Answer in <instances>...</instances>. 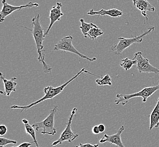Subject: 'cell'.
Wrapping results in <instances>:
<instances>
[{
	"mask_svg": "<svg viewBox=\"0 0 159 147\" xmlns=\"http://www.w3.org/2000/svg\"><path fill=\"white\" fill-rule=\"evenodd\" d=\"M40 16L37 14L32 20V27L31 32L34 37V40L36 43L39 54V61L43 64V71L45 73H51L52 68L47 64L45 61V54L43 50V41L45 38V32H44V28L42 27L40 23Z\"/></svg>",
	"mask_w": 159,
	"mask_h": 147,
	"instance_id": "cell-1",
	"label": "cell"
},
{
	"mask_svg": "<svg viewBox=\"0 0 159 147\" xmlns=\"http://www.w3.org/2000/svg\"><path fill=\"white\" fill-rule=\"evenodd\" d=\"M83 73L89 74H91L93 75H94L95 77H98V75H96L86 70L85 68H83L81 69V70L76 75H75L72 78H71L70 80H69L66 83H64L61 86H59L57 87H53L52 86H48L46 88H45L43 89V91L45 93L44 96H43V97H41L37 101L31 103V104L26 105V106H18L16 105H14L11 106L10 109H20L21 112H22L23 111H25L33 107L36 106V105L40 104L43 101L54 98L57 96L59 95L64 90L66 87H67L70 82L74 81V80L76 79L77 78L79 77L80 75H81Z\"/></svg>",
	"mask_w": 159,
	"mask_h": 147,
	"instance_id": "cell-2",
	"label": "cell"
},
{
	"mask_svg": "<svg viewBox=\"0 0 159 147\" xmlns=\"http://www.w3.org/2000/svg\"><path fill=\"white\" fill-rule=\"evenodd\" d=\"M159 90V83L156 86H152L146 87L140 91L136 92L134 93H132L130 95L126 94H117L116 97L117 99L115 100L116 104L119 105L121 104L122 105H125L128 103L130 99L134 98L137 97H141L143 98V102H146L147 101V98H149L150 96L153 95L155 92Z\"/></svg>",
	"mask_w": 159,
	"mask_h": 147,
	"instance_id": "cell-3",
	"label": "cell"
},
{
	"mask_svg": "<svg viewBox=\"0 0 159 147\" xmlns=\"http://www.w3.org/2000/svg\"><path fill=\"white\" fill-rule=\"evenodd\" d=\"M155 30V27L148 28L147 30L138 36L133 37L131 38L119 37V42L111 47V49L116 55H121L126 49L131 46L134 43H141L142 42L144 37L150 34Z\"/></svg>",
	"mask_w": 159,
	"mask_h": 147,
	"instance_id": "cell-4",
	"label": "cell"
},
{
	"mask_svg": "<svg viewBox=\"0 0 159 147\" xmlns=\"http://www.w3.org/2000/svg\"><path fill=\"white\" fill-rule=\"evenodd\" d=\"M58 110V106L56 105L50 111V113L45 120L40 122L34 123L32 126L36 131H39L40 129H43L41 131V134H43L55 135L57 133V130L54 127V118L55 113Z\"/></svg>",
	"mask_w": 159,
	"mask_h": 147,
	"instance_id": "cell-5",
	"label": "cell"
},
{
	"mask_svg": "<svg viewBox=\"0 0 159 147\" xmlns=\"http://www.w3.org/2000/svg\"><path fill=\"white\" fill-rule=\"evenodd\" d=\"M73 40L74 37L72 36H68L62 38L61 40H59L58 43L55 44L54 50L58 51L62 50L64 52H68L72 53L76 55H79L80 57L84 59H86L89 61L94 62L97 60V58H89L86 55H84L82 53L78 51L76 48L73 45Z\"/></svg>",
	"mask_w": 159,
	"mask_h": 147,
	"instance_id": "cell-6",
	"label": "cell"
},
{
	"mask_svg": "<svg viewBox=\"0 0 159 147\" xmlns=\"http://www.w3.org/2000/svg\"><path fill=\"white\" fill-rule=\"evenodd\" d=\"M77 111V109L76 107H74L71 111L70 116L69 118L68 122L66 124V127L64 129V131L61 133L60 138L52 144V147L61 144L64 141H68L69 143H72L76 138L79 136V135L78 134L72 131V129H71L72 122L74 119V116L75 115V114L76 113Z\"/></svg>",
	"mask_w": 159,
	"mask_h": 147,
	"instance_id": "cell-7",
	"label": "cell"
},
{
	"mask_svg": "<svg viewBox=\"0 0 159 147\" xmlns=\"http://www.w3.org/2000/svg\"><path fill=\"white\" fill-rule=\"evenodd\" d=\"M133 60H135L137 61L136 68L140 73H153L156 74H159V69L150 64L149 60L147 58L144 57L142 52L135 53Z\"/></svg>",
	"mask_w": 159,
	"mask_h": 147,
	"instance_id": "cell-8",
	"label": "cell"
},
{
	"mask_svg": "<svg viewBox=\"0 0 159 147\" xmlns=\"http://www.w3.org/2000/svg\"><path fill=\"white\" fill-rule=\"evenodd\" d=\"M2 3L3 5L2 8L0 12V21L2 23L5 21V18L11 14L12 12L17 11L21 10L24 8L27 7H38L39 6V3H34L32 2H28L26 5H21V6H15L10 5L7 2L6 0H2Z\"/></svg>",
	"mask_w": 159,
	"mask_h": 147,
	"instance_id": "cell-9",
	"label": "cell"
},
{
	"mask_svg": "<svg viewBox=\"0 0 159 147\" xmlns=\"http://www.w3.org/2000/svg\"><path fill=\"white\" fill-rule=\"evenodd\" d=\"M125 130V127L122 126L120 128L119 131L116 134L112 135H108L107 134H104L103 137L99 141L100 143H104L106 142H108L110 144H115L117 147H125L121 141V135L122 132Z\"/></svg>",
	"mask_w": 159,
	"mask_h": 147,
	"instance_id": "cell-10",
	"label": "cell"
},
{
	"mask_svg": "<svg viewBox=\"0 0 159 147\" xmlns=\"http://www.w3.org/2000/svg\"><path fill=\"white\" fill-rule=\"evenodd\" d=\"M62 3L61 2H57L56 6H53L50 12L49 19L50 20V23L47 30L45 32V35H48L49 31L52 27L53 25L57 21H60L61 18L63 16V13L61 12V8Z\"/></svg>",
	"mask_w": 159,
	"mask_h": 147,
	"instance_id": "cell-11",
	"label": "cell"
},
{
	"mask_svg": "<svg viewBox=\"0 0 159 147\" xmlns=\"http://www.w3.org/2000/svg\"><path fill=\"white\" fill-rule=\"evenodd\" d=\"M133 4L137 9L141 11L142 15L148 20V17L146 12H153L156 10L155 7L148 1V0H133Z\"/></svg>",
	"mask_w": 159,
	"mask_h": 147,
	"instance_id": "cell-12",
	"label": "cell"
},
{
	"mask_svg": "<svg viewBox=\"0 0 159 147\" xmlns=\"http://www.w3.org/2000/svg\"><path fill=\"white\" fill-rule=\"evenodd\" d=\"M88 15L93 16L95 15H99V16H108L113 17V18H117L120 17L123 15V12L121 10L117 9H111L109 10L102 9L100 11L95 12L94 10H90L89 12L87 13Z\"/></svg>",
	"mask_w": 159,
	"mask_h": 147,
	"instance_id": "cell-13",
	"label": "cell"
},
{
	"mask_svg": "<svg viewBox=\"0 0 159 147\" xmlns=\"http://www.w3.org/2000/svg\"><path fill=\"white\" fill-rule=\"evenodd\" d=\"M1 79L3 81L5 87V91L3 92V95L7 96H9L11 93L12 92H16V87L17 86V83L16 82V78H12L11 79L8 80L5 79L3 77V74H0Z\"/></svg>",
	"mask_w": 159,
	"mask_h": 147,
	"instance_id": "cell-14",
	"label": "cell"
},
{
	"mask_svg": "<svg viewBox=\"0 0 159 147\" xmlns=\"http://www.w3.org/2000/svg\"><path fill=\"white\" fill-rule=\"evenodd\" d=\"M150 124L149 129L152 130L153 128L159 127V97L152 111L150 114Z\"/></svg>",
	"mask_w": 159,
	"mask_h": 147,
	"instance_id": "cell-15",
	"label": "cell"
},
{
	"mask_svg": "<svg viewBox=\"0 0 159 147\" xmlns=\"http://www.w3.org/2000/svg\"><path fill=\"white\" fill-rule=\"evenodd\" d=\"M80 22H81V26H80V29L81 30V32L83 33L84 36L85 37H87V35L88 33L89 32V31L93 28L96 27H97V26L93 24V23H86L85 21H84V19H81L80 20Z\"/></svg>",
	"mask_w": 159,
	"mask_h": 147,
	"instance_id": "cell-16",
	"label": "cell"
},
{
	"mask_svg": "<svg viewBox=\"0 0 159 147\" xmlns=\"http://www.w3.org/2000/svg\"><path fill=\"white\" fill-rule=\"evenodd\" d=\"M103 34V31L97 26L96 27L93 28L89 31L87 35V37H89L92 40H95L97 39V37L101 36Z\"/></svg>",
	"mask_w": 159,
	"mask_h": 147,
	"instance_id": "cell-17",
	"label": "cell"
},
{
	"mask_svg": "<svg viewBox=\"0 0 159 147\" xmlns=\"http://www.w3.org/2000/svg\"><path fill=\"white\" fill-rule=\"evenodd\" d=\"M134 64H137V61L135 60H132L128 58L123 59L120 62L121 67L124 69L125 71H128L130 69Z\"/></svg>",
	"mask_w": 159,
	"mask_h": 147,
	"instance_id": "cell-18",
	"label": "cell"
},
{
	"mask_svg": "<svg viewBox=\"0 0 159 147\" xmlns=\"http://www.w3.org/2000/svg\"><path fill=\"white\" fill-rule=\"evenodd\" d=\"M25 129L27 134L28 135H30L31 137L34 139V143L36 144V147H40L39 145L37 143V139L36 138V132H35V129H34L32 126L30 125L29 123L25 125Z\"/></svg>",
	"mask_w": 159,
	"mask_h": 147,
	"instance_id": "cell-19",
	"label": "cell"
},
{
	"mask_svg": "<svg viewBox=\"0 0 159 147\" xmlns=\"http://www.w3.org/2000/svg\"><path fill=\"white\" fill-rule=\"evenodd\" d=\"M96 83L98 86H111L112 85V79L109 74H106L104 77L100 79L96 80Z\"/></svg>",
	"mask_w": 159,
	"mask_h": 147,
	"instance_id": "cell-20",
	"label": "cell"
},
{
	"mask_svg": "<svg viewBox=\"0 0 159 147\" xmlns=\"http://www.w3.org/2000/svg\"><path fill=\"white\" fill-rule=\"evenodd\" d=\"M9 144H17V141L13 140L8 139L7 138H0V147H5L6 145Z\"/></svg>",
	"mask_w": 159,
	"mask_h": 147,
	"instance_id": "cell-21",
	"label": "cell"
},
{
	"mask_svg": "<svg viewBox=\"0 0 159 147\" xmlns=\"http://www.w3.org/2000/svg\"><path fill=\"white\" fill-rule=\"evenodd\" d=\"M7 131V129L6 126L4 125H0V135L3 136L5 135Z\"/></svg>",
	"mask_w": 159,
	"mask_h": 147,
	"instance_id": "cell-22",
	"label": "cell"
},
{
	"mask_svg": "<svg viewBox=\"0 0 159 147\" xmlns=\"http://www.w3.org/2000/svg\"><path fill=\"white\" fill-rule=\"evenodd\" d=\"M75 147H99L98 144H95V145H92L90 143H85V144H82L80 143L79 146H75Z\"/></svg>",
	"mask_w": 159,
	"mask_h": 147,
	"instance_id": "cell-23",
	"label": "cell"
},
{
	"mask_svg": "<svg viewBox=\"0 0 159 147\" xmlns=\"http://www.w3.org/2000/svg\"><path fill=\"white\" fill-rule=\"evenodd\" d=\"M32 144L31 143H28V142H24L21 144H20L18 147H30L32 146Z\"/></svg>",
	"mask_w": 159,
	"mask_h": 147,
	"instance_id": "cell-24",
	"label": "cell"
},
{
	"mask_svg": "<svg viewBox=\"0 0 159 147\" xmlns=\"http://www.w3.org/2000/svg\"><path fill=\"white\" fill-rule=\"evenodd\" d=\"M92 132L94 134H99L100 133L98 126H94L92 129Z\"/></svg>",
	"mask_w": 159,
	"mask_h": 147,
	"instance_id": "cell-25",
	"label": "cell"
},
{
	"mask_svg": "<svg viewBox=\"0 0 159 147\" xmlns=\"http://www.w3.org/2000/svg\"><path fill=\"white\" fill-rule=\"evenodd\" d=\"M98 127L99 129V131L101 133H102L105 131V129H106V127L104 126L103 124H100L98 125Z\"/></svg>",
	"mask_w": 159,
	"mask_h": 147,
	"instance_id": "cell-26",
	"label": "cell"
},
{
	"mask_svg": "<svg viewBox=\"0 0 159 147\" xmlns=\"http://www.w3.org/2000/svg\"><path fill=\"white\" fill-rule=\"evenodd\" d=\"M22 122L24 123V125L28 124V120H25V119H23V120H22Z\"/></svg>",
	"mask_w": 159,
	"mask_h": 147,
	"instance_id": "cell-27",
	"label": "cell"
},
{
	"mask_svg": "<svg viewBox=\"0 0 159 147\" xmlns=\"http://www.w3.org/2000/svg\"></svg>",
	"mask_w": 159,
	"mask_h": 147,
	"instance_id": "cell-28",
	"label": "cell"
}]
</instances>
